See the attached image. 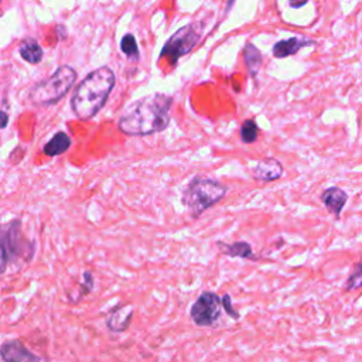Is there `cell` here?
I'll use <instances>...</instances> for the list:
<instances>
[{"instance_id":"2","label":"cell","mask_w":362,"mask_h":362,"mask_svg":"<svg viewBox=\"0 0 362 362\" xmlns=\"http://www.w3.org/2000/svg\"><path fill=\"white\" fill-rule=\"evenodd\" d=\"M115 83L116 76L109 67H101L88 74L71 98L74 115L81 121L93 119L105 107Z\"/></svg>"},{"instance_id":"9","label":"cell","mask_w":362,"mask_h":362,"mask_svg":"<svg viewBox=\"0 0 362 362\" xmlns=\"http://www.w3.org/2000/svg\"><path fill=\"white\" fill-rule=\"evenodd\" d=\"M0 238H2L8 255L9 257H16L22 253V245H23V239H22V231H20V221H12L9 222L4 229L2 234H0Z\"/></svg>"},{"instance_id":"7","label":"cell","mask_w":362,"mask_h":362,"mask_svg":"<svg viewBox=\"0 0 362 362\" xmlns=\"http://www.w3.org/2000/svg\"><path fill=\"white\" fill-rule=\"evenodd\" d=\"M250 174L256 181L270 183V181H276L283 175V166L274 157H264L256 161V164L250 168Z\"/></svg>"},{"instance_id":"5","label":"cell","mask_w":362,"mask_h":362,"mask_svg":"<svg viewBox=\"0 0 362 362\" xmlns=\"http://www.w3.org/2000/svg\"><path fill=\"white\" fill-rule=\"evenodd\" d=\"M203 34L201 23H190L178 29L164 44L160 51L161 58H167L171 65H175L181 57L189 54L200 41Z\"/></svg>"},{"instance_id":"12","label":"cell","mask_w":362,"mask_h":362,"mask_svg":"<svg viewBox=\"0 0 362 362\" xmlns=\"http://www.w3.org/2000/svg\"><path fill=\"white\" fill-rule=\"evenodd\" d=\"M132 316H133V307L132 306L118 307L108 317V321H107L108 328L114 333H122V331L128 330V327L132 321Z\"/></svg>"},{"instance_id":"4","label":"cell","mask_w":362,"mask_h":362,"mask_svg":"<svg viewBox=\"0 0 362 362\" xmlns=\"http://www.w3.org/2000/svg\"><path fill=\"white\" fill-rule=\"evenodd\" d=\"M75 79L76 71L69 65H62L51 76L36 83L29 98L34 105H54L67 95Z\"/></svg>"},{"instance_id":"10","label":"cell","mask_w":362,"mask_h":362,"mask_svg":"<svg viewBox=\"0 0 362 362\" xmlns=\"http://www.w3.org/2000/svg\"><path fill=\"white\" fill-rule=\"evenodd\" d=\"M316 43L307 37H290L282 41H278L274 48H272V54L275 58H286L289 55L297 54L302 48H306L309 46H314Z\"/></svg>"},{"instance_id":"22","label":"cell","mask_w":362,"mask_h":362,"mask_svg":"<svg viewBox=\"0 0 362 362\" xmlns=\"http://www.w3.org/2000/svg\"><path fill=\"white\" fill-rule=\"evenodd\" d=\"M83 279H85V282H83V289H85V293H89L90 290H93V288H94V278H93V274H90V272H85L83 274Z\"/></svg>"},{"instance_id":"8","label":"cell","mask_w":362,"mask_h":362,"mask_svg":"<svg viewBox=\"0 0 362 362\" xmlns=\"http://www.w3.org/2000/svg\"><path fill=\"white\" fill-rule=\"evenodd\" d=\"M0 356L5 362H40V359L18 340L8 341L0 347Z\"/></svg>"},{"instance_id":"19","label":"cell","mask_w":362,"mask_h":362,"mask_svg":"<svg viewBox=\"0 0 362 362\" xmlns=\"http://www.w3.org/2000/svg\"><path fill=\"white\" fill-rule=\"evenodd\" d=\"M362 288V263H356L351 272V275L345 283V290L352 292Z\"/></svg>"},{"instance_id":"24","label":"cell","mask_w":362,"mask_h":362,"mask_svg":"<svg viewBox=\"0 0 362 362\" xmlns=\"http://www.w3.org/2000/svg\"><path fill=\"white\" fill-rule=\"evenodd\" d=\"M309 2H300V4H295V2H290L289 4V6L290 8H293V9H300V8H303V6H306Z\"/></svg>"},{"instance_id":"16","label":"cell","mask_w":362,"mask_h":362,"mask_svg":"<svg viewBox=\"0 0 362 362\" xmlns=\"http://www.w3.org/2000/svg\"><path fill=\"white\" fill-rule=\"evenodd\" d=\"M19 53L22 55V58L30 64H39L43 60V48L41 46L33 40V39H27L25 40L22 44H20V48H19Z\"/></svg>"},{"instance_id":"13","label":"cell","mask_w":362,"mask_h":362,"mask_svg":"<svg viewBox=\"0 0 362 362\" xmlns=\"http://www.w3.org/2000/svg\"><path fill=\"white\" fill-rule=\"evenodd\" d=\"M217 246L221 253L231 256V257H242V259H252V260L256 259V256L252 250V246L243 241H238L234 243L217 242Z\"/></svg>"},{"instance_id":"3","label":"cell","mask_w":362,"mask_h":362,"mask_svg":"<svg viewBox=\"0 0 362 362\" xmlns=\"http://www.w3.org/2000/svg\"><path fill=\"white\" fill-rule=\"evenodd\" d=\"M228 193V187L221 181L196 175L181 196V203L193 218H200L208 208L218 204Z\"/></svg>"},{"instance_id":"6","label":"cell","mask_w":362,"mask_h":362,"mask_svg":"<svg viewBox=\"0 0 362 362\" xmlns=\"http://www.w3.org/2000/svg\"><path fill=\"white\" fill-rule=\"evenodd\" d=\"M221 310V297L214 292H204L193 304L190 316L196 326L210 327L218 321Z\"/></svg>"},{"instance_id":"18","label":"cell","mask_w":362,"mask_h":362,"mask_svg":"<svg viewBox=\"0 0 362 362\" xmlns=\"http://www.w3.org/2000/svg\"><path fill=\"white\" fill-rule=\"evenodd\" d=\"M121 50L122 53L132 61H138L140 57V51L133 34H125L121 40Z\"/></svg>"},{"instance_id":"20","label":"cell","mask_w":362,"mask_h":362,"mask_svg":"<svg viewBox=\"0 0 362 362\" xmlns=\"http://www.w3.org/2000/svg\"><path fill=\"white\" fill-rule=\"evenodd\" d=\"M221 304H222V309L227 311V314L229 317H232L234 320H239L241 314L232 307V303H231V296L229 295H225L224 297H221Z\"/></svg>"},{"instance_id":"23","label":"cell","mask_w":362,"mask_h":362,"mask_svg":"<svg viewBox=\"0 0 362 362\" xmlns=\"http://www.w3.org/2000/svg\"><path fill=\"white\" fill-rule=\"evenodd\" d=\"M8 123H9L8 114L4 112V111H0V129H5L8 126Z\"/></svg>"},{"instance_id":"17","label":"cell","mask_w":362,"mask_h":362,"mask_svg":"<svg viewBox=\"0 0 362 362\" xmlns=\"http://www.w3.org/2000/svg\"><path fill=\"white\" fill-rule=\"evenodd\" d=\"M239 136L242 143L245 145H250L253 142L257 140L259 136V126L253 119H248L241 125V130H239Z\"/></svg>"},{"instance_id":"15","label":"cell","mask_w":362,"mask_h":362,"mask_svg":"<svg viewBox=\"0 0 362 362\" xmlns=\"http://www.w3.org/2000/svg\"><path fill=\"white\" fill-rule=\"evenodd\" d=\"M69 147H71V138L67 133L60 132V133L54 135V138L44 146L43 152L48 157H54V156H60V154L65 153Z\"/></svg>"},{"instance_id":"14","label":"cell","mask_w":362,"mask_h":362,"mask_svg":"<svg viewBox=\"0 0 362 362\" xmlns=\"http://www.w3.org/2000/svg\"><path fill=\"white\" fill-rule=\"evenodd\" d=\"M242 55H243V61H245V65L248 68V72L256 81L257 74H259L260 67H262V62H263V58H262V54H260L259 48L255 47L252 43H246V46L243 47Z\"/></svg>"},{"instance_id":"11","label":"cell","mask_w":362,"mask_h":362,"mask_svg":"<svg viewBox=\"0 0 362 362\" xmlns=\"http://www.w3.org/2000/svg\"><path fill=\"white\" fill-rule=\"evenodd\" d=\"M320 200L330 214H333L335 218H340L341 211L348 201V194L338 187H330L321 193Z\"/></svg>"},{"instance_id":"1","label":"cell","mask_w":362,"mask_h":362,"mask_svg":"<svg viewBox=\"0 0 362 362\" xmlns=\"http://www.w3.org/2000/svg\"><path fill=\"white\" fill-rule=\"evenodd\" d=\"M173 98L166 94H152L129 107L121 116L118 128L128 136H149L163 132L170 123Z\"/></svg>"},{"instance_id":"21","label":"cell","mask_w":362,"mask_h":362,"mask_svg":"<svg viewBox=\"0 0 362 362\" xmlns=\"http://www.w3.org/2000/svg\"><path fill=\"white\" fill-rule=\"evenodd\" d=\"M8 263H9V255H8V250H6V246L2 241V238H0V275H2L6 270Z\"/></svg>"}]
</instances>
